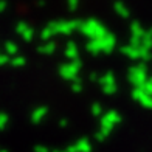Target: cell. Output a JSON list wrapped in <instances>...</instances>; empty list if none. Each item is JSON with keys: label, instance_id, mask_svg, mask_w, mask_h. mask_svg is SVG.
I'll return each mask as SVG.
<instances>
[{"label": "cell", "instance_id": "30bf717a", "mask_svg": "<svg viewBox=\"0 0 152 152\" xmlns=\"http://www.w3.org/2000/svg\"><path fill=\"white\" fill-rule=\"evenodd\" d=\"M144 34H146V30H144L143 26L140 25V22L134 20V22L130 23V42H129V44L140 45L141 39L144 37Z\"/></svg>", "mask_w": 152, "mask_h": 152}, {"label": "cell", "instance_id": "4fadbf2b", "mask_svg": "<svg viewBox=\"0 0 152 152\" xmlns=\"http://www.w3.org/2000/svg\"><path fill=\"white\" fill-rule=\"evenodd\" d=\"M47 115H48V107L39 106V107H36V109H34L33 112H31L30 120H31L33 124H39V123H42V121L47 118Z\"/></svg>", "mask_w": 152, "mask_h": 152}, {"label": "cell", "instance_id": "f1b7e54d", "mask_svg": "<svg viewBox=\"0 0 152 152\" xmlns=\"http://www.w3.org/2000/svg\"><path fill=\"white\" fill-rule=\"evenodd\" d=\"M146 33H148V34H149V36L152 37V26H151V28H148V30H146Z\"/></svg>", "mask_w": 152, "mask_h": 152}, {"label": "cell", "instance_id": "ac0fdd59", "mask_svg": "<svg viewBox=\"0 0 152 152\" xmlns=\"http://www.w3.org/2000/svg\"><path fill=\"white\" fill-rule=\"evenodd\" d=\"M70 87H72L73 93H81L82 90H84V82H82L81 78H78V79H75L73 82H70Z\"/></svg>", "mask_w": 152, "mask_h": 152}, {"label": "cell", "instance_id": "52a82bcc", "mask_svg": "<svg viewBox=\"0 0 152 152\" xmlns=\"http://www.w3.org/2000/svg\"><path fill=\"white\" fill-rule=\"evenodd\" d=\"M81 67H82L81 59L65 62V64H62V65L59 67V76H61V78L64 79V81L73 82L75 79H78V78H79Z\"/></svg>", "mask_w": 152, "mask_h": 152}, {"label": "cell", "instance_id": "8992f818", "mask_svg": "<svg viewBox=\"0 0 152 152\" xmlns=\"http://www.w3.org/2000/svg\"><path fill=\"white\" fill-rule=\"evenodd\" d=\"M148 67L144 64H137L132 65L127 72V79L134 86V88H141L144 86V82L148 81Z\"/></svg>", "mask_w": 152, "mask_h": 152}, {"label": "cell", "instance_id": "277c9868", "mask_svg": "<svg viewBox=\"0 0 152 152\" xmlns=\"http://www.w3.org/2000/svg\"><path fill=\"white\" fill-rule=\"evenodd\" d=\"M82 20L72 19V20H54L47 25V28L51 31L53 36H70L75 31L79 30Z\"/></svg>", "mask_w": 152, "mask_h": 152}, {"label": "cell", "instance_id": "2e32d148", "mask_svg": "<svg viewBox=\"0 0 152 152\" xmlns=\"http://www.w3.org/2000/svg\"><path fill=\"white\" fill-rule=\"evenodd\" d=\"M113 11H115L120 17H123V19H127V17L130 16V10H129L123 2H115V3H113Z\"/></svg>", "mask_w": 152, "mask_h": 152}, {"label": "cell", "instance_id": "83f0119b", "mask_svg": "<svg viewBox=\"0 0 152 152\" xmlns=\"http://www.w3.org/2000/svg\"><path fill=\"white\" fill-rule=\"evenodd\" d=\"M8 62V56H5V54H0V64H6Z\"/></svg>", "mask_w": 152, "mask_h": 152}, {"label": "cell", "instance_id": "f546056e", "mask_svg": "<svg viewBox=\"0 0 152 152\" xmlns=\"http://www.w3.org/2000/svg\"><path fill=\"white\" fill-rule=\"evenodd\" d=\"M37 5H39V6H44V5H45V2H44V0H39Z\"/></svg>", "mask_w": 152, "mask_h": 152}, {"label": "cell", "instance_id": "5b68a950", "mask_svg": "<svg viewBox=\"0 0 152 152\" xmlns=\"http://www.w3.org/2000/svg\"><path fill=\"white\" fill-rule=\"evenodd\" d=\"M120 51L127 56L129 59L132 61H141V62H148L152 59V51L146 50L144 47L141 45H132V44H126L120 48Z\"/></svg>", "mask_w": 152, "mask_h": 152}, {"label": "cell", "instance_id": "8fae6325", "mask_svg": "<svg viewBox=\"0 0 152 152\" xmlns=\"http://www.w3.org/2000/svg\"><path fill=\"white\" fill-rule=\"evenodd\" d=\"M16 33L23 40H26V42H31V40L34 39V30L31 28V26H28V23H25V22H19L16 25Z\"/></svg>", "mask_w": 152, "mask_h": 152}, {"label": "cell", "instance_id": "4316f807", "mask_svg": "<svg viewBox=\"0 0 152 152\" xmlns=\"http://www.w3.org/2000/svg\"><path fill=\"white\" fill-rule=\"evenodd\" d=\"M6 10V2L5 0H0V12H3Z\"/></svg>", "mask_w": 152, "mask_h": 152}, {"label": "cell", "instance_id": "ffe728a7", "mask_svg": "<svg viewBox=\"0 0 152 152\" xmlns=\"http://www.w3.org/2000/svg\"><path fill=\"white\" fill-rule=\"evenodd\" d=\"M11 64L14 65V67H23L26 64V59L23 56H14L11 59Z\"/></svg>", "mask_w": 152, "mask_h": 152}, {"label": "cell", "instance_id": "603a6c76", "mask_svg": "<svg viewBox=\"0 0 152 152\" xmlns=\"http://www.w3.org/2000/svg\"><path fill=\"white\" fill-rule=\"evenodd\" d=\"M67 6L70 11H76L79 6V0H67Z\"/></svg>", "mask_w": 152, "mask_h": 152}, {"label": "cell", "instance_id": "484cf974", "mask_svg": "<svg viewBox=\"0 0 152 152\" xmlns=\"http://www.w3.org/2000/svg\"><path fill=\"white\" fill-rule=\"evenodd\" d=\"M36 152H50V149L45 146H36Z\"/></svg>", "mask_w": 152, "mask_h": 152}, {"label": "cell", "instance_id": "7a4b0ae2", "mask_svg": "<svg viewBox=\"0 0 152 152\" xmlns=\"http://www.w3.org/2000/svg\"><path fill=\"white\" fill-rule=\"evenodd\" d=\"M116 47V37L113 36L112 33H107L106 36H102L99 39H95V40H88L86 44V50L92 54H109L115 50Z\"/></svg>", "mask_w": 152, "mask_h": 152}, {"label": "cell", "instance_id": "6da1fadb", "mask_svg": "<svg viewBox=\"0 0 152 152\" xmlns=\"http://www.w3.org/2000/svg\"><path fill=\"white\" fill-rule=\"evenodd\" d=\"M120 123H121V115L116 112V110L104 112V115L101 116V121H99V130L95 134V138L98 141H104L106 138L112 134L115 126H118Z\"/></svg>", "mask_w": 152, "mask_h": 152}, {"label": "cell", "instance_id": "7402d4cb", "mask_svg": "<svg viewBox=\"0 0 152 152\" xmlns=\"http://www.w3.org/2000/svg\"><path fill=\"white\" fill-rule=\"evenodd\" d=\"M141 88H143V90L146 92L149 96H152V76H149V78H148V81L144 82V86H143Z\"/></svg>", "mask_w": 152, "mask_h": 152}, {"label": "cell", "instance_id": "9c48e42d", "mask_svg": "<svg viewBox=\"0 0 152 152\" xmlns=\"http://www.w3.org/2000/svg\"><path fill=\"white\" fill-rule=\"evenodd\" d=\"M132 98L134 101H137L140 106H143L144 109L152 110V96H149L143 88H134L132 90Z\"/></svg>", "mask_w": 152, "mask_h": 152}, {"label": "cell", "instance_id": "d6986e66", "mask_svg": "<svg viewBox=\"0 0 152 152\" xmlns=\"http://www.w3.org/2000/svg\"><path fill=\"white\" fill-rule=\"evenodd\" d=\"M90 113L93 115V116H101L104 115V109H102V106L99 104V102H93V104L90 106Z\"/></svg>", "mask_w": 152, "mask_h": 152}, {"label": "cell", "instance_id": "cb8c5ba5", "mask_svg": "<svg viewBox=\"0 0 152 152\" xmlns=\"http://www.w3.org/2000/svg\"><path fill=\"white\" fill-rule=\"evenodd\" d=\"M99 78H101V75L95 73V72L88 75V79H90V81H93V82H96V84H98V82H99Z\"/></svg>", "mask_w": 152, "mask_h": 152}, {"label": "cell", "instance_id": "e0dca14e", "mask_svg": "<svg viewBox=\"0 0 152 152\" xmlns=\"http://www.w3.org/2000/svg\"><path fill=\"white\" fill-rule=\"evenodd\" d=\"M5 51H6V54L8 56H17V51H19V47H17V44H14V42H6L5 44Z\"/></svg>", "mask_w": 152, "mask_h": 152}, {"label": "cell", "instance_id": "9a60e30c", "mask_svg": "<svg viewBox=\"0 0 152 152\" xmlns=\"http://www.w3.org/2000/svg\"><path fill=\"white\" fill-rule=\"evenodd\" d=\"M56 42H53V40H48V42H44L42 45L37 47V51L40 54H45V56H50V54H53L54 51H56Z\"/></svg>", "mask_w": 152, "mask_h": 152}, {"label": "cell", "instance_id": "ba28073f", "mask_svg": "<svg viewBox=\"0 0 152 152\" xmlns=\"http://www.w3.org/2000/svg\"><path fill=\"white\" fill-rule=\"evenodd\" d=\"M98 84L101 86L102 93H106V95H109V96H110V95H115L116 92H118L116 78H115V75H113L112 72H106L104 75H101Z\"/></svg>", "mask_w": 152, "mask_h": 152}, {"label": "cell", "instance_id": "3957f363", "mask_svg": "<svg viewBox=\"0 0 152 152\" xmlns=\"http://www.w3.org/2000/svg\"><path fill=\"white\" fill-rule=\"evenodd\" d=\"M79 33L84 37H87L88 40H95V39H99L102 36H106L109 31H107L106 26L99 22V20L87 19V20H82V22H81Z\"/></svg>", "mask_w": 152, "mask_h": 152}, {"label": "cell", "instance_id": "d4e9b609", "mask_svg": "<svg viewBox=\"0 0 152 152\" xmlns=\"http://www.w3.org/2000/svg\"><path fill=\"white\" fill-rule=\"evenodd\" d=\"M58 124H59V127L64 129V127H68V124H70V121H68V118H61Z\"/></svg>", "mask_w": 152, "mask_h": 152}, {"label": "cell", "instance_id": "5bb4252c", "mask_svg": "<svg viewBox=\"0 0 152 152\" xmlns=\"http://www.w3.org/2000/svg\"><path fill=\"white\" fill-rule=\"evenodd\" d=\"M64 54H65V58L67 59H70V61H76V59H79V48H78V44L76 42H67L65 44V48H64Z\"/></svg>", "mask_w": 152, "mask_h": 152}, {"label": "cell", "instance_id": "4dcf8cb0", "mask_svg": "<svg viewBox=\"0 0 152 152\" xmlns=\"http://www.w3.org/2000/svg\"><path fill=\"white\" fill-rule=\"evenodd\" d=\"M53 152H67L65 149H56V151H53Z\"/></svg>", "mask_w": 152, "mask_h": 152}, {"label": "cell", "instance_id": "7c38bea8", "mask_svg": "<svg viewBox=\"0 0 152 152\" xmlns=\"http://www.w3.org/2000/svg\"><path fill=\"white\" fill-rule=\"evenodd\" d=\"M67 152H92V144L87 138H81L65 149Z\"/></svg>", "mask_w": 152, "mask_h": 152}, {"label": "cell", "instance_id": "44dd1931", "mask_svg": "<svg viewBox=\"0 0 152 152\" xmlns=\"http://www.w3.org/2000/svg\"><path fill=\"white\" fill-rule=\"evenodd\" d=\"M8 121H10L8 115L3 113V112H0V130L6 129V126H8Z\"/></svg>", "mask_w": 152, "mask_h": 152}]
</instances>
